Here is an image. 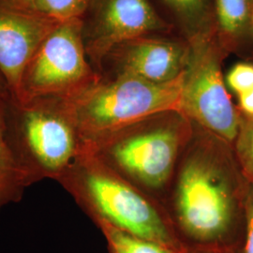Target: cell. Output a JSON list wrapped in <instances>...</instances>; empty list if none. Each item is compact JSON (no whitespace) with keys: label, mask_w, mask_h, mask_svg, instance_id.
<instances>
[{"label":"cell","mask_w":253,"mask_h":253,"mask_svg":"<svg viewBox=\"0 0 253 253\" xmlns=\"http://www.w3.org/2000/svg\"><path fill=\"white\" fill-rule=\"evenodd\" d=\"M184 72L167 83L117 74L100 77L67 100L83 144L98 145L155 116L180 113Z\"/></svg>","instance_id":"obj_1"},{"label":"cell","mask_w":253,"mask_h":253,"mask_svg":"<svg viewBox=\"0 0 253 253\" xmlns=\"http://www.w3.org/2000/svg\"><path fill=\"white\" fill-rule=\"evenodd\" d=\"M96 219L172 251L174 241L156 209L106 163L93 147L83 145L57 180Z\"/></svg>","instance_id":"obj_2"},{"label":"cell","mask_w":253,"mask_h":253,"mask_svg":"<svg viewBox=\"0 0 253 253\" xmlns=\"http://www.w3.org/2000/svg\"><path fill=\"white\" fill-rule=\"evenodd\" d=\"M9 118L20 154L37 182L58 180L83 146L67 100H11Z\"/></svg>","instance_id":"obj_3"},{"label":"cell","mask_w":253,"mask_h":253,"mask_svg":"<svg viewBox=\"0 0 253 253\" xmlns=\"http://www.w3.org/2000/svg\"><path fill=\"white\" fill-rule=\"evenodd\" d=\"M235 178L210 154L192 155L181 170L176 210L181 226L196 240L217 241L230 232L237 211Z\"/></svg>","instance_id":"obj_4"},{"label":"cell","mask_w":253,"mask_h":253,"mask_svg":"<svg viewBox=\"0 0 253 253\" xmlns=\"http://www.w3.org/2000/svg\"><path fill=\"white\" fill-rule=\"evenodd\" d=\"M81 18L61 22L46 37L27 63L13 100H68L97 81L83 40Z\"/></svg>","instance_id":"obj_5"},{"label":"cell","mask_w":253,"mask_h":253,"mask_svg":"<svg viewBox=\"0 0 253 253\" xmlns=\"http://www.w3.org/2000/svg\"><path fill=\"white\" fill-rule=\"evenodd\" d=\"M181 113L223 141L235 142L240 118L227 91L217 46L206 33L193 37L184 70Z\"/></svg>","instance_id":"obj_6"},{"label":"cell","mask_w":253,"mask_h":253,"mask_svg":"<svg viewBox=\"0 0 253 253\" xmlns=\"http://www.w3.org/2000/svg\"><path fill=\"white\" fill-rule=\"evenodd\" d=\"M179 132L172 124L138 133L119 132L90 145L113 168L127 173L145 186L162 187L169 178L179 146Z\"/></svg>","instance_id":"obj_7"},{"label":"cell","mask_w":253,"mask_h":253,"mask_svg":"<svg viewBox=\"0 0 253 253\" xmlns=\"http://www.w3.org/2000/svg\"><path fill=\"white\" fill-rule=\"evenodd\" d=\"M81 20L86 55L98 67L117 46L163 26L148 0H88Z\"/></svg>","instance_id":"obj_8"},{"label":"cell","mask_w":253,"mask_h":253,"mask_svg":"<svg viewBox=\"0 0 253 253\" xmlns=\"http://www.w3.org/2000/svg\"><path fill=\"white\" fill-rule=\"evenodd\" d=\"M61 22L42 18L0 4V73L12 100L22 74L38 47Z\"/></svg>","instance_id":"obj_9"},{"label":"cell","mask_w":253,"mask_h":253,"mask_svg":"<svg viewBox=\"0 0 253 253\" xmlns=\"http://www.w3.org/2000/svg\"><path fill=\"white\" fill-rule=\"evenodd\" d=\"M188 53L189 48L177 42L142 37L111 50L101 65L110 60L115 64L117 74L131 75L152 83H167L184 72Z\"/></svg>","instance_id":"obj_10"},{"label":"cell","mask_w":253,"mask_h":253,"mask_svg":"<svg viewBox=\"0 0 253 253\" xmlns=\"http://www.w3.org/2000/svg\"><path fill=\"white\" fill-rule=\"evenodd\" d=\"M11 100H0V212L10 204L19 203L27 188L37 183L20 154L10 126Z\"/></svg>","instance_id":"obj_11"},{"label":"cell","mask_w":253,"mask_h":253,"mask_svg":"<svg viewBox=\"0 0 253 253\" xmlns=\"http://www.w3.org/2000/svg\"><path fill=\"white\" fill-rule=\"evenodd\" d=\"M253 0H216L217 28L221 40L234 47L252 29Z\"/></svg>","instance_id":"obj_12"},{"label":"cell","mask_w":253,"mask_h":253,"mask_svg":"<svg viewBox=\"0 0 253 253\" xmlns=\"http://www.w3.org/2000/svg\"><path fill=\"white\" fill-rule=\"evenodd\" d=\"M88 0H0V4L28 14L64 22L82 18Z\"/></svg>","instance_id":"obj_13"},{"label":"cell","mask_w":253,"mask_h":253,"mask_svg":"<svg viewBox=\"0 0 253 253\" xmlns=\"http://www.w3.org/2000/svg\"><path fill=\"white\" fill-rule=\"evenodd\" d=\"M96 222L106 237L112 253H172L163 245L130 235L103 219H96Z\"/></svg>","instance_id":"obj_14"},{"label":"cell","mask_w":253,"mask_h":253,"mask_svg":"<svg viewBox=\"0 0 253 253\" xmlns=\"http://www.w3.org/2000/svg\"><path fill=\"white\" fill-rule=\"evenodd\" d=\"M235 143L240 166L249 183L253 185V118H240L239 131Z\"/></svg>","instance_id":"obj_15"},{"label":"cell","mask_w":253,"mask_h":253,"mask_svg":"<svg viewBox=\"0 0 253 253\" xmlns=\"http://www.w3.org/2000/svg\"><path fill=\"white\" fill-rule=\"evenodd\" d=\"M189 27H200L205 21L208 0H163Z\"/></svg>","instance_id":"obj_16"},{"label":"cell","mask_w":253,"mask_h":253,"mask_svg":"<svg viewBox=\"0 0 253 253\" xmlns=\"http://www.w3.org/2000/svg\"><path fill=\"white\" fill-rule=\"evenodd\" d=\"M228 86L237 95L253 88V65L235 64L230 70L225 79Z\"/></svg>","instance_id":"obj_17"},{"label":"cell","mask_w":253,"mask_h":253,"mask_svg":"<svg viewBox=\"0 0 253 253\" xmlns=\"http://www.w3.org/2000/svg\"><path fill=\"white\" fill-rule=\"evenodd\" d=\"M245 215L244 253H253V185L248 183L243 194Z\"/></svg>","instance_id":"obj_18"},{"label":"cell","mask_w":253,"mask_h":253,"mask_svg":"<svg viewBox=\"0 0 253 253\" xmlns=\"http://www.w3.org/2000/svg\"><path fill=\"white\" fill-rule=\"evenodd\" d=\"M239 107L248 118H253V88L237 95Z\"/></svg>","instance_id":"obj_19"},{"label":"cell","mask_w":253,"mask_h":253,"mask_svg":"<svg viewBox=\"0 0 253 253\" xmlns=\"http://www.w3.org/2000/svg\"><path fill=\"white\" fill-rule=\"evenodd\" d=\"M0 100H12V97H11V94L9 92L8 84H7V83L5 81V79H4V77L2 76L1 73H0Z\"/></svg>","instance_id":"obj_20"},{"label":"cell","mask_w":253,"mask_h":253,"mask_svg":"<svg viewBox=\"0 0 253 253\" xmlns=\"http://www.w3.org/2000/svg\"><path fill=\"white\" fill-rule=\"evenodd\" d=\"M252 29L253 30V15H252Z\"/></svg>","instance_id":"obj_21"}]
</instances>
